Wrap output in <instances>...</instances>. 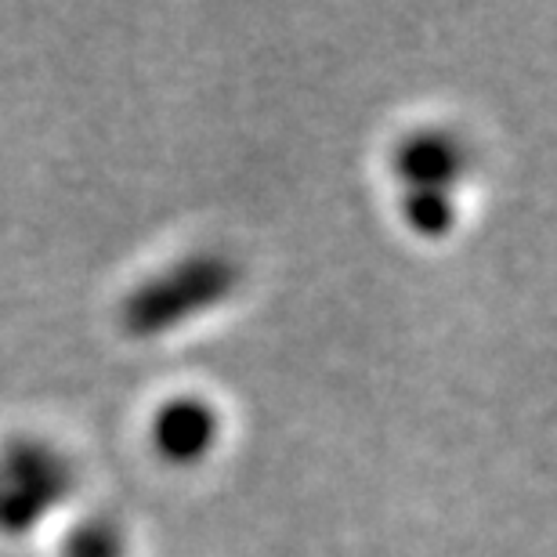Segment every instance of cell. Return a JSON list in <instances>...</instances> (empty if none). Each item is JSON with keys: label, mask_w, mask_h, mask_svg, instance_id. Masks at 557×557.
<instances>
[{"label": "cell", "mask_w": 557, "mask_h": 557, "mask_svg": "<svg viewBox=\"0 0 557 557\" xmlns=\"http://www.w3.org/2000/svg\"><path fill=\"white\" fill-rule=\"evenodd\" d=\"M236 264L214 253L177 261L174 269L141 283L124 305V322L135 337H160V333L182 326L199 311H210L236 289Z\"/></svg>", "instance_id": "obj_1"}, {"label": "cell", "mask_w": 557, "mask_h": 557, "mask_svg": "<svg viewBox=\"0 0 557 557\" xmlns=\"http://www.w3.org/2000/svg\"><path fill=\"white\" fill-rule=\"evenodd\" d=\"M403 214L420 236H445L453 225V199L449 193H434V188H409Z\"/></svg>", "instance_id": "obj_5"}, {"label": "cell", "mask_w": 557, "mask_h": 557, "mask_svg": "<svg viewBox=\"0 0 557 557\" xmlns=\"http://www.w3.org/2000/svg\"><path fill=\"white\" fill-rule=\"evenodd\" d=\"M62 557H124V532L113 521L91 518L62 543Z\"/></svg>", "instance_id": "obj_6"}, {"label": "cell", "mask_w": 557, "mask_h": 557, "mask_svg": "<svg viewBox=\"0 0 557 557\" xmlns=\"http://www.w3.org/2000/svg\"><path fill=\"white\" fill-rule=\"evenodd\" d=\"M73 467L44 442H15L0 453V532L22 536L70 496Z\"/></svg>", "instance_id": "obj_2"}, {"label": "cell", "mask_w": 557, "mask_h": 557, "mask_svg": "<svg viewBox=\"0 0 557 557\" xmlns=\"http://www.w3.org/2000/svg\"><path fill=\"white\" fill-rule=\"evenodd\" d=\"M398 177L409 188H434V193H449V188L460 182L463 166H467V152L463 145L456 141L445 131H420V135L406 138L403 149L395 156Z\"/></svg>", "instance_id": "obj_4"}, {"label": "cell", "mask_w": 557, "mask_h": 557, "mask_svg": "<svg viewBox=\"0 0 557 557\" xmlns=\"http://www.w3.org/2000/svg\"><path fill=\"white\" fill-rule=\"evenodd\" d=\"M152 438L166 460L196 463L218 442V413L203 398H174L160 409L152 423Z\"/></svg>", "instance_id": "obj_3"}]
</instances>
